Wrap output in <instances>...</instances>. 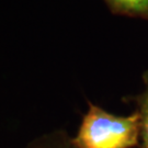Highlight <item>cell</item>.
I'll return each mask as SVG.
<instances>
[{
  "mask_svg": "<svg viewBox=\"0 0 148 148\" xmlns=\"http://www.w3.org/2000/svg\"><path fill=\"white\" fill-rule=\"evenodd\" d=\"M88 111L71 140L77 148H134L140 140V117L135 111L120 116L88 103Z\"/></svg>",
  "mask_w": 148,
  "mask_h": 148,
  "instance_id": "6da1fadb",
  "label": "cell"
},
{
  "mask_svg": "<svg viewBox=\"0 0 148 148\" xmlns=\"http://www.w3.org/2000/svg\"><path fill=\"white\" fill-rule=\"evenodd\" d=\"M145 89L140 95L133 98L140 117V148H148V71L143 77Z\"/></svg>",
  "mask_w": 148,
  "mask_h": 148,
  "instance_id": "7a4b0ae2",
  "label": "cell"
},
{
  "mask_svg": "<svg viewBox=\"0 0 148 148\" xmlns=\"http://www.w3.org/2000/svg\"><path fill=\"white\" fill-rule=\"evenodd\" d=\"M27 148H77L64 131H54L34 139Z\"/></svg>",
  "mask_w": 148,
  "mask_h": 148,
  "instance_id": "3957f363",
  "label": "cell"
},
{
  "mask_svg": "<svg viewBox=\"0 0 148 148\" xmlns=\"http://www.w3.org/2000/svg\"><path fill=\"white\" fill-rule=\"evenodd\" d=\"M109 3L119 11L148 16V0H108Z\"/></svg>",
  "mask_w": 148,
  "mask_h": 148,
  "instance_id": "277c9868",
  "label": "cell"
}]
</instances>
